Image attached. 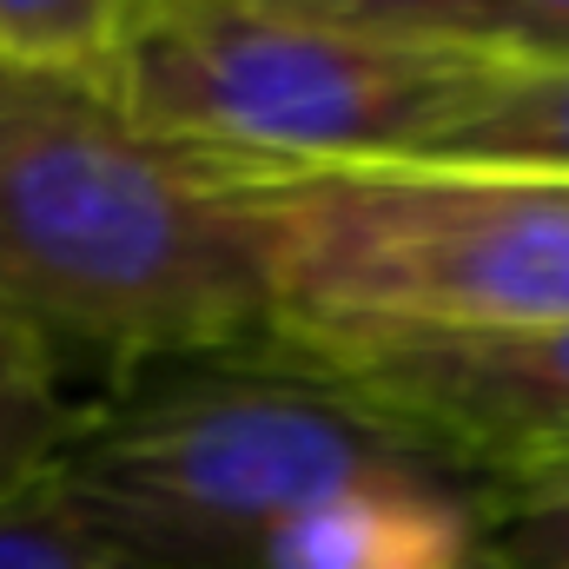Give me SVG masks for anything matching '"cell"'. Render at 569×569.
Segmentation results:
<instances>
[{
    "instance_id": "obj_1",
    "label": "cell",
    "mask_w": 569,
    "mask_h": 569,
    "mask_svg": "<svg viewBox=\"0 0 569 569\" xmlns=\"http://www.w3.org/2000/svg\"><path fill=\"white\" fill-rule=\"evenodd\" d=\"M0 311L120 378L272 345L259 172L159 140L87 73L0 60Z\"/></svg>"
},
{
    "instance_id": "obj_2",
    "label": "cell",
    "mask_w": 569,
    "mask_h": 569,
    "mask_svg": "<svg viewBox=\"0 0 569 569\" xmlns=\"http://www.w3.org/2000/svg\"><path fill=\"white\" fill-rule=\"evenodd\" d=\"M450 463L284 345L133 371L87 405L60 483L152 569H252L318 510Z\"/></svg>"
},
{
    "instance_id": "obj_3",
    "label": "cell",
    "mask_w": 569,
    "mask_h": 569,
    "mask_svg": "<svg viewBox=\"0 0 569 569\" xmlns=\"http://www.w3.org/2000/svg\"><path fill=\"white\" fill-rule=\"evenodd\" d=\"M259 206L279 338L569 325V172L338 166Z\"/></svg>"
},
{
    "instance_id": "obj_4",
    "label": "cell",
    "mask_w": 569,
    "mask_h": 569,
    "mask_svg": "<svg viewBox=\"0 0 569 569\" xmlns=\"http://www.w3.org/2000/svg\"><path fill=\"white\" fill-rule=\"evenodd\" d=\"M483 60L252 0H140L100 87L159 140L279 179L425 166Z\"/></svg>"
},
{
    "instance_id": "obj_5",
    "label": "cell",
    "mask_w": 569,
    "mask_h": 569,
    "mask_svg": "<svg viewBox=\"0 0 569 569\" xmlns=\"http://www.w3.org/2000/svg\"><path fill=\"white\" fill-rule=\"evenodd\" d=\"M425 437L483 490L569 470V325L550 331H338L272 338Z\"/></svg>"
},
{
    "instance_id": "obj_6",
    "label": "cell",
    "mask_w": 569,
    "mask_h": 569,
    "mask_svg": "<svg viewBox=\"0 0 569 569\" xmlns=\"http://www.w3.org/2000/svg\"><path fill=\"white\" fill-rule=\"evenodd\" d=\"M425 166L569 172V60H483Z\"/></svg>"
},
{
    "instance_id": "obj_7",
    "label": "cell",
    "mask_w": 569,
    "mask_h": 569,
    "mask_svg": "<svg viewBox=\"0 0 569 569\" xmlns=\"http://www.w3.org/2000/svg\"><path fill=\"white\" fill-rule=\"evenodd\" d=\"M80 418L87 405L67 391V365L53 358V345L0 311V497L47 477L67 457Z\"/></svg>"
},
{
    "instance_id": "obj_8",
    "label": "cell",
    "mask_w": 569,
    "mask_h": 569,
    "mask_svg": "<svg viewBox=\"0 0 569 569\" xmlns=\"http://www.w3.org/2000/svg\"><path fill=\"white\" fill-rule=\"evenodd\" d=\"M0 569H152L140 563L67 483L60 470L0 497Z\"/></svg>"
},
{
    "instance_id": "obj_9",
    "label": "cell",
    "mask_w": 569,
    "mask_h": 569,
    "mask_svg": "<svg viewBox=\"0 0 569 569\" xmlns=\"http://www.w3.org/2000/svg\"><path fill=\"white\" fill-rule=\"evenodd\" d=\"M140 0H0V60L100 80Z\"/></svg>"
},
{
    "instance_id": "obj_10",
    "label": "cell",
    "mask_w": 569,
    "mask_h": 569,
    "mask_svg": "<svg viewBox=\"0 0 569 569\" xmlns=\"http://www.w3.org/2000/svg\"><path fill=\"white\" fill-rule=\"evenodd\" d=\"M477 569H569V470L483 490Z\"/></svg>"
},
{
    "instance_id": "obj_11",
    "label": "cell",
    "mask_w": 569,
    "mask_h": 569,
    "mask_svg": "<svg viewBox=\"0 0 569 569\" xmlns=\"http://www.w3.org/2000/svg\"><path fill=\"white\" fill-rule=\"evenodd\" d=\"M298 20L398 33V40H437V47H477V0H252ZM483 53V47H477Z\"/></svg>"
},
{
    "instance_id": "obj_12",
    "label": "cell",
    "mask_w": 569,
    "mask_h": 569,
    "mask_svg": "<svg viewBox=\"0 0 569 569\" xmlns=\"http://www.w3.org/2000/svg\"><path fill=\"white\" fill-rule=\"evenodd\" d=\"M477 47L497 60H569V0H477Z\"/></svg>"
}]
</instances>
